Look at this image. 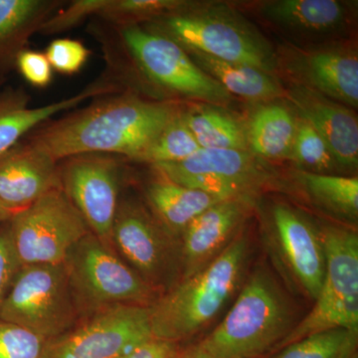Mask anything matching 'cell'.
Segmentation results:
<instances>
[{"label":"cell","mask_w":358,"mask_h":358,"mask_svg":"<svg viewBox=\"0 0 358 358\" xmlns=\"http://www.w3.org/2000/svg\"><path fill=\"white\" fill-rule=\"evenodd\" d=\"M173 102H152L133 94L98 96L33 129L28 141L60 162L89 152L122 155L138 160L160 131L180 113Z\"/></svg>","instance_id":"cell-1"},{"label":"cell","mask_w":358,"mask_h":358,"mask_svg":"<svg viewBox=\"0 0 358 358\" xmlns=\"http://www.w3.org/2000/svg\"><path fill=\"white\" fill-rule=\"evenodd\" d=\"M296 324L282 286L267 268H257L227 315L196 346L216 358H258L274 352Z\"/></svg>","instance_id":"cell-2"},{"label":"cell","mask_w":358,"mask_h":358,"mask_svg":"<svg viewBox=\"0 0 358 358\" xmlns=\"http://www.w3.org/2000/svg\"><path fill=\"white\" fill-rule=\"evenodd\" d=\"M248 256V238L240 231L209 265L162 294L150 306L154 338L178 343L203 329L236 291Z\"/></svg>","instance_id":"cell-3"},{"label":"cell","mask_w":358,"mask_h":358,"mask_svg":"<svg viewBox=\"0 0 358 358\" xmlns=\"http://www.w3.org/2000/svg\"><path fill=\"white\" fill-rule=\"evenodd\" d=\"M183 49L252 66L275 75L278 55L255 26L225 4H199L162 16L145 26Z\"/></svg>","instance_id":"cell-4"},{"label":"cell","mask_w":358,"mask_h":358,"mask_svg":"<svg viewBox=\"0 0 358 358\" xmlns=\"http://www.w3.org/2000/svg\"><path fill=\"white\" fill-rule=\"evenodd\" d=\"M80 320L117 306H148L157 292L115 250L89 232L64 261Z\"/></svg>","instance_id":"cell-5"},{"label":"cell","mask_w":358,"mask_h":358,"mask_svg":"<svg viewBox=\"0 0 358 358\" xmlns=\"http://www.w3.org/2000/svg\"><path fill=\"white\" fill-rule=\"evenodd\" d=\"M326 272L313 310L296 322L275 352L299 339L331 329L358 331V236L338 224L320 226Z\"/></svg>","instance_id":"cell-6"},{"label":"cell","mask_w":358,"mask_h":358,"mask_svg":"<svg viewBox=\"0 0 358 358\" xmlns=\"http://www.w3.org/2000/svg\"><path fill=\"white\" fill-rule=\"evenodd\" d=\"M0 320L51 341L80 320L64 263L21 266L14 278Z\"/></svg>","instance_id":"cell-7"},{"label":"cell","mask_w":358,"mask_h":358,"mask_svg":"<svg viewBox=\"0 0 358 358\" xmlns=\"http://www.w3.org/2000/svg\"><path fill=\"white\" fill-rule=\"evenodd\" d=\"M263 240L273 265L289 291L317 300L326 272L320 226L298 209L275 203L264 224Z\"/></svg>","instance_id":"cell-8"},{"label":"cell","mask_w":358,"mask_h":358,"mask_svg":"<svg viewBox=\"0 0 358 358\" xmlns=\"http://www.w3.org/2000/svg\"><path fill=\"white\" fill-rule=\"evenodd\" d=\"M9 226L21 266L64 263L71 249L91 232L62 188L14 214Z\"/></svg>","instance_id":"cell-9"},{"label":"cell","mask_w":358,"mask_h":358,"mask_svg":"<svg viewBox=\"0 0 358 358\" xmlns=\"http://www.w3.org/2000/svg\"><path fill=\"white\" fill-rule=\"evenodd\" d=\"M120 28L124 48L143 76L162 89L214 105H227L232 96L200 69L185 49L145 26Z\"/></svg>","instance_id":"cell-10"},{"label":"cell","mask_w":358,"mask_h":358,"mask_svg":"<svg viewBox=\"0 0 358 358\" xmlns=\"http://www.w3.org/2000/svg\"><path fill=\"white\" fill-rule=\"evenodd\" d=\"M112 243L117 255L157 293H166L180 280L179 242L140 204L120 200Z\"/></svg>","instance_id":"cell-11"},{"label":"cell","mask_w":358,"mask_h":358,"mask_svg":"<svg viewBox=\"0 0 358 358\" xmlns=\"http://www.w3.org/2000/svg\"><path fill=\"white\" fill-rule=\"evenodd\" d=\"M154 338L148 306H117L47 341L44 358H122Z\"/></svg>","instance_id":"cell-12"},{"label":"cell","mask_w":358,"mask_h":358,"mask_svg":"<svg viewBox=\"0 0 358 358\" xmlns=\"http://www.w3.org/2000/svg\"><path fill=\"white\" fill-rule=\"evenodd\" d=\"M152 167L178 185L219 200L254 199L270 179L267 169L249 150L200 148L181 162Z\"/></svg>","instance_id":"cell-13"},{"label":"cell","mask_w":358,"mask_h":358,"mask_svg":"<svg viewBox=\"0 0 358 358\" xmlns=\"http://www.w3.org/2000/svg\"><path fill=\"white\" fill-rule=\"evenodd\" d=\"M61 187L90 231L114 249L113 225L120 201L121 162L117 155L89 152L58 162Z\"/></svg>","instance_id":"cell-14"},{"label":"cell","mask_w":358,"mask_h":358,"mask_svg":"<svg viewBox=\"0 0 358 358\" xmlns=\"http://www.w3.org/2000/svg\"><path fill=\"white\" fill-rule=\"evenodd\" d=\"M285 67L298 85L346 106L358 107L357 51L345 46L294 49L287 52Z\"/></svg>","instance_id":"cell-15"},{"label":"cell","mask_w":358,"mask_h":358,"mask_svg":"<svg viewBox=\"0 0 358 358\" xmlns=\"http://www.w3.org/2000/svg\"><path fill=\"white\" fill-rule=\"evenodd\" d=\"M253 205L250 199L223 200L186 227L179 239L180 280L196 274L222 253L241 231Z\"/></svg>","instance_id":"cell-16"},{"label":"cell","mask_w":358,"mask_h":358,"mask_svg":"<svg viewBox=\"0 0 358 358\" xmlns=\"http://www.w3.org/2000/svg\"><path fill=\"white\" fill-rule=\"evenodd\" d=\"M56 188H62L57 160L29 141L0 154V202L14 214Z\"/></svg>","instance_id":"cell-17"},{"label":"cell","mask_w":358,"mask_h":358,"mask_svg":"<svg viewBox=\"0 0 358 358\" xmlns=\"http://www.w3.org/2000/svg\"><path fill=\"white\" fill-rule=\"evenodd\" d=\"M285 95L300 119L310 124L326 141L338 166L357 169L358 122L355 112L301 85H293Z\"/></svg>","instance_id":"cell-18"},{"label":"cell","mask_w":358,"mask_h":358,"mask_svg":"<svg viewBox=\"0 0 358 358\" xmlns=\"http://www.w3.org/2000/svg\"><path fill=\"white\" fill-rule=\"evenodd\" d=\"M260 13L293 36L322 38L345 30L353 10L339 0H273L261 4Z\"/></svg>","instance_id":"cell-19"},{"label":"cell","mask_w":358,"mask_h":358,"mask_svg":"<svg viewBox=\"0 0 358 358\" xmlns=\"http://www.w3.org/2000/svg\"><path fill=\"white\" fill-rule=\"evenodd\" d=\"M117 86L109 79H100L81 92L59 102L38 108L28 107V99L20 94L0 103V154L13 148L36 127L49 121L52 115L74 109L92 98L115 93Z\"/></svg>","instance_id":"cell-20"},{"label":"cell","mask_w":358,"mask_h":358,"mask_svg":"<svg viewBox=\"0 0 358 358\" xmlns=\"http://www.w3.org/2000/svg\"><path fill=\"white\" fill-rule=\"evenodd\" d=\"M155 173L157 176L145 185V200L155 220L178 242L186 227L197 216L212 205L223 201Z\"/></svg>","instance_id":"cell-21"},{"label":"cell","mask_w":358,"mask_h":358,"mask_svg":"<svg viewBox=\"0 0 358 358\" xmlns=\"http://www.w3.org/2000/svg\"><path fill=\"white\" fill-rule=\"evenodd\" d=\"M193 62L231 96L251 102H268L285 95L275 75L252 66L227 62L202 52L185 49Z\"/></svg>","instance_id":"cell-22"},{"label":"cell","mask_w":358,"mask_h":358,"mask_svg":"<svg viewBox=\"0 0 358 358\" xmlns=\"http://www.w3.org/2000/svg\"><path fill=\"white\" fill-rule=\"evenodd\" d=\"M294 179L313 206L345 225L357 223V178L298 171Z\"/></svg>","instance_id":"cell-23"},{"label":"cell","mask_w":358,"mask_h":358,"mask_svg":"<svg viewBox=\"0 0 358 358\" xmlns=\"http://www.w3.org/2000/svg\"><path fill=\"white\" fill-rule=\"evenodd\" d=\"M296 131V117L291 110L277 103L265 106L257 110L247 126L249 150L264 159H289Z\"/></svg>","instance_id":"cell-24"},{"label":"cell","mask_w":358,"mask_h":358,"mask_svg":"<svg viewBox=\"0 0 358 358\" xmlns=\"http://www.w3.org/2000/svg\"><path fill=\"white\" fill-rule=\"evenodd\" d=\"M61 2L49 0H0V53L14 49L18 53Z\"/></svg>","instance_id":"cell-25"},{"label":"cell","mask_w":358,"mask_h":358,"mask_svg":"<svg viewBox=\"0 0 358 358\" xmlns=\"http://www.w3.org/2000/svg\"><path fill=\"white\" fill-rule=\"evenodd\" d=\"M181 117L200 148L249 150L246 128L229 115L200 108L182 110Z\"/></svg>","instance_id":"cell-26"},{"label":"cell","mask_w":358,"mask_h":358,"mask_svg":"<svg viewBox=\"0 0 358 358\" xmlns=\"http://www.w3.org/2000/svg\"><path fill=\"white\" fill-rule=\"evenodd\" d=\"M358 331L331 329L294 341L270 358H355Z\"/></svg>","instance_id":"cell-27"},{"label":"cell","mask_w":358,"mask_h":358,"mask_svg":"<svg viewBox=\"0 0 358 358\" xmlns=\"http://www.w3.org/2000/svg\"><path fill=\"white\" fill-rule=\"evenodd\" d=\"M194 1L185 0H106L98 16L115 27L140 25L178 13Z\"/></svg>","instance_id":"cell-28"},{"label":"cell","mask_w":358,"mask_h":358,"mask_svg":"<svg viewBox=\"0 0 358 358\" xmlns=\"http://www.w3.org/2000/svg\"><path fill=\"white\" fill-rule=\"evenodd\" d=\"M181 112L182 110L160 131L136 162H147L152 166L178 162L199 152V145L183 121Z\"/></svg>","instance_id":"cell-29"},{"label":"cell","mask_w":358,"mask_h":358,"mask_svg":"<svg viewBox=\"0 0 358 358\" xmlns=\"http://www.w3.org/2000/svg\"><path fill=\"white\" fill-rule=\"evenodd\" d=\"M289 159L299 171L307 173L334 174L338 164L326 141L303 120L296 119V131Z\"/></svg>","instance_id":"cell-30"},{"label":"cell","mask_w":358,"mask_h":358,"mask_svg":"<svg viewBox=\"0 0 358 358\" xmlns=\"http://www.w3.org/2000/svg\"><path fill=\"white\" fill-rule=\"evenodd\" d=\"M46 343L28 329L0 320V358H44Z\"/></svg>","instance_id":"cell-31"},{"label":"cell","mask_w":358,"mask_h":358,"mask_svg":"<svg viewBox=\"0 0 358 358\" xmlns=\"http://www.w3.org/2000/svg\"><path fill=\"white\" fill-rule=\"evenodd\" d=\"M89 49L81 41L75 39H56L45 51L52 69L63 75H74L88 61Z\"/></svg>","instance_id":"cell-32"},{"label":"cell","mask_w":358,"mask_h":358,"mask_svg":"<svg viewBox=\"0 0 358 358\" xmlns=\"http://www.w3.org/2000/svg\"><path fill=\"white\" fill-rule=\"evenodd\" d=\"M106 0H77L50 16L40 28L39 33L50 35L67 31L91 15H98Z\"/></svg>","instance_id":"cell-33"},{"label":"cell","mask_w":358,"mask_h":358,"mask_svg":"<svg viewBox=\"0 0 358 358\" xmlns=\"http://www.w3.org/2000/svg\"><path fill=\"white\" fill-rule=\"evenodd\" d=\"M20 267L13 247L9 221L0 224V310Z\"/></svg>","instance_id":"cell-34"},{"label":"cell","mask_w":358,"mask_h":358,"mask_svg":"<svg viewBox=\"0 0 358 358\" xmlns=\"http://www.w3.org/2000/svg\"><path fill=\"white\" fill-rule=\"evenodd\" d=\"M16 65L26 81L36 88H45L51 84L53 69L45 53L22 50L16 57Z\"/></svg>","instance_id":"cell-35"},{"label":"cell","mask_w":358,"mask_h":358,"mask_svg":"<svg viewBox=\"0 0 358 358\" xmlns=\"http://www.w3.org/2000/svg\"><path fill=\"white\" fill-rule=\"evenodd\" d=\"M178 343L152 338L122 358H179Z\"/></svg>","instance_id":"cell-36"},{"label":"cell","mask_w":358,"mask_h":358,"mask_svg":"<svg viewBox=\"0 0 358 358\" xmlns=\"http://www.w3.org/2000/svg\"><path fill=\"white\" fill-rule=\"evenodd\" d=\"M179 358H216L207 355L202 350H200L196 345L194 348H190L187 352H181Z\"/></svg>","instance_id":"cell-37"},{"label":"cell","mask_w":358,"mask_h":358,"mask_svg":"<svg viewBox=\"0 0 358 358\" xmlns=\"http://www.w3.org/2000/svg\"><path fill=\"white\" fill-rule=\"evenodd\" d=\"M13 212L9 210L8 208H6V207L0 202V224L8 222V221L13 218Z\"/></svg>","instance_id":"cell-38"}]
</instances>
